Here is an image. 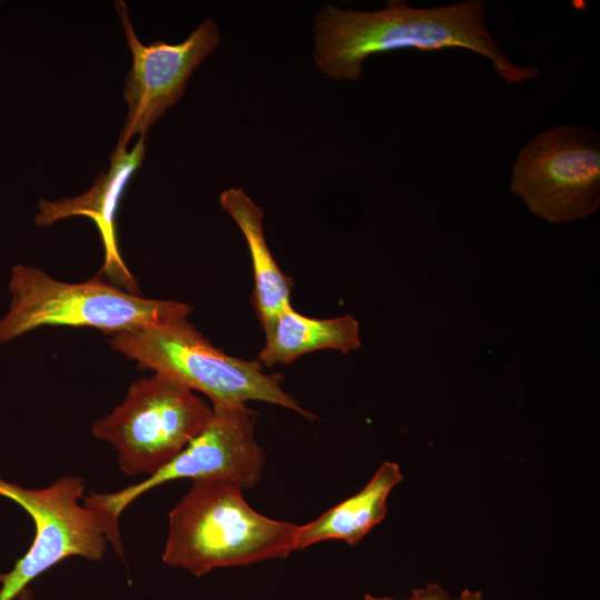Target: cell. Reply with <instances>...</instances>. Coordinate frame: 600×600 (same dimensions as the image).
I'll use <instances>...</instances> for the list:
<instances>
[{
  "label": "cell",
  "instance_id": "cell-14",
  "mask_svg": "<svg viewBox=\"0 0 600 600\" xmlns=\"http://www.w3.org/2000/svg\"><path fill=\"white\" fill-rule=\"evenodd\" d=\"M363 600H397L390 597H374L371 594H366ZM407 600H454L449 597V594L436 583L428 584L423 588H418L412 590L411 598Z\"/></svg>",
  "mask_w": 600,
  "mask_h": 600
},
{
  "label": "cell",
  "instance_id": "cell-5",
  "mask_svg": "<svg viewBox=\"0 0 600 600\" xmlns=\"http://www.w3.org/2000/svg\"><path fill=\"white\" fill-rule=\"evenodd\" d=\"M212 410L204 429L147 479L114 492L84 494L83 504L98 516L109 543L121 558L120 516L149 490L179 479L224 481L248 490L261 480L266 453L254 438L256 412L246 404L219 403L212 404Z\"/></svg>",
  "mask_w": 600,
  "mask_h": 600
},
{
  "label": "cell",
  "instance_id": "cell-8",
  "mask_svg": "<svg viewBox=\"0 0 600 600\" xmlns=\"http://www.w3.org/2000/svg\"><path fill=\"white\" fill-rule=\"evenodd\" d=\"M0 496L31 517L34 538L12 569L0 573V600H14L37 577L69 557L101 560L109 543L98 516L83 504L82 478L64 476L40 489L0 478Z\"/></svg>",
  "mask_w": 600,
  "mask_h": 600
},
{
  "label": "cell",
  "instance_id": "cell-4",
  "mask_svg": "<svg viewBox=\"0 0 600 600\" xmlns=\"http://www.w3.org/2000/svg\"><path fill=\"white\" fill-rule=\"evenodd\" d=\"M11 303L0 320V343L44 326L88 327L111 334L187 317L192 308L172 300L146 299L99 278L69 283L29 266H16Z\"/></svg>",
  "mask_w": 600,
  "mask_h": 600
},
{
  "label": "cell",
  "instance_id": "cell-6",
  "mask_svg": "<svg viewBox=\"0 0 600 600\" xmlns=\"http://www.w3.org/2000/svg\"><path fill=\"white\" fill-rule=\"evenodd\" d=\"M213 413L204 399L161 374L134 381L124 400L91 426L117 451L127 476H151L169 463L207 426Z\"/></svg>",
  "mask_w": 600,
  "mask_h": 600
},
{
  "label": "cell",
  "instance_id": "cell-7",
  "mask_svg": "<svg viewBox=\"0 0 600 600\" xmlns=\"http://www.w3.org/2000/svg\"><path fill=\"white\" fill-rule=\"evenodd\" d=\"M511 190L530 212L551 223L594 213L600 204V144L577 126L547 129L519 151Z\"/></svg>",
  "mask_w": 600,
  "mask_h": 600
},
{
  "label": "cell",
  "instance_id": "cell-3",
  "mask_svg": "<svg viewBox=\"0 0 600 600\" xmlns=\"http://www.w3.org/2000/svg\"><path fill=\"white\" fill-rule=\"evenodd\" d=\"M110 347L186 388L207 396L212 404L262 401L283 407L307 419L317 417L282 388L283 377L267 373L258 360H243L213 346L187 317L151 327L114 333Z\"/></svg>",
  "mask_w": 600,
  "mask_h": 600
},
{
  "label": "cell",
  "instance_id": "cell-9",
  "mask_svg": "<svg viewBox=\"0 0 600 600\" xmlns=\"http://www.w3.org/2000/svg\"><path fill=\"white\" fill-rule=\"evenodd\" d=\"M114 7L132 53L123 91L128 112L117 144L127 148L134 136L146 137L183 96L192 72L219 46L220 32L217 23L207 19L180 43L156 40L144 46L134 32L126 3L117 1Z\"/></svg>",
  "mask_w": 600,
  "mask_h": 600
},
{
  "label": "cell",
  "instance_id": "cell-1",
  "mask_svg": "<svg viewBox=\"0 0 600 600\" xmlns=\"http://www.w3.org/2000/svg\"><path fill=\"white\" fill-rule=\"evenodd\" d=\"M452 48L467 49L488 59L509 84L540 76L537 68L514 64L501 51L486 27V10L479 0L432 8L390 1L383 10L373 12L327 4L314 19L316 64L336 80H359L364 60L373 54Z\"/></svg>",
  "mask_w": 600,
  "mask_h": 600
},
{
  "label": "cell",
  "instance_id": "cell-15",
  "mask_svg": "<svg viewBox=\"0 0 600 600\" xmlns=\"http://www.w3.org/2000/svg\"><path fill=\"white\" fill-rule=\"evenodd\" d=\"M454 600H483V596L480 591H471L469 589H464L460 597Z\"/></svg>",
  "mask_w": 600,
  "mask_h": 600
},
{
  "label": "cell",
  "instance_id": "cell-11",
  "mask_svg": "<svg viewBox=\"0 0 600 600\" xmlns=\"http://www.w3.org/2000/svg\"><path fill=\"white\" fill-rule=\"evenodd\" d=\"M261 327L264 343L257 360L267 368L292 363L322 349L347 354L361 344L359 323L351 314L318 319L299 313L289 304Z\"/></svg>",
  "mask_w": 600,
  "mask_h": 600
},
{
  "label": "cell",
  "instance_id": "cell-2",
  "mask_svg": "<svg viewBox=\"0 0 600 600\" xmlns=\"http://www.w3.org/2000/svg\"><path fill=\"white\" fill-rule=\"evenodd\" d=\"M239 487L192 481L169 512L162 561L201 577L216 568L286 559L296 551L299 526L253 510Z\"/></svg>",
  "mask_w": 600,
  "mask_h": 600
},
{
  "label": "cell",
  "instance_id": "cell-16",
  "mask_svg": "<svg viewBox=\"0 0 600 600\" xmlns=\"http://www.w3.org/2000/svg\"><path fill=\"white\" fill-rule=\"evenodd\" d=\"M16 600H33V594H32V591L29 587H27L26 589H23L19 594L18 597L16 598Z\"/></svg>",
  "mask_w": 600,
  "mask_h": 600
},
{
  "label": "cell",
  "instance_id": "cell-12",
  "mask_svg": "<svg viewBox=\"0 0 600 600\" xmlns=\"http://www.w3.org/2000/svg\"><path fill=\"white\" fill-rule=\"evenodd\" d=\"M402 479L399 464L384 461L358 493L299 526L296 551L326 540H342L351 547L357 546L384 519L387 499Z\"/></svg>",
  "mask_w": 600,
  "mask_h": 600
},
{
  "label": "cell",
  "instance_id": "cell-10",
  "mask_svg": "<svg viewBox=\"0 0 600 600\" xmlns=\"http://www.w3.org/2000/svg\"><path fill=\"white\" fill-rule=\"evenodd\" d=\"M146 137H139L131 150L117 146L110 157V166L93 181L90 189L78 197L54 201L40 200L36 223L53 224L73 216L91 219L99 230L104 260L102 271L130 292L137 284L121 259L116 233V212L127 184L140 168L146 153Z\"/></svg>",
  "mask_w": 600,
  "mask_h": 600
},
{
  "label": "cell",
  "instance_id": "cell-13",
  "mask_svg": "<svg viewBox=\"0 0 600 600\" xmlns=\"http://www.w3.org/2000/svg\"><path fill=\"white\" fill-rule=\"evenodd\" d=\"M221 208L242 232L252 262V304L261 326L291 304L292 279L277 264L263 232V210L241 188L220 194Z\"/></svg>",
  "mask_w": 600,
  "mask_h": 600
}]
</instances>
